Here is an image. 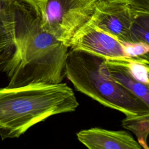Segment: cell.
I'll return each instance as SVG.
<instances>
[{
  "label": "cell",
  "instance_id": "cell-8",
  "mask_svg": "<svg viewBox=\"0 0 149 149\" xmlns=\"http://www.w3.org/2000/svg\"><path fill=\"white\" fill-rule=\"evenodd\" d=\"M80 142L90 149H141L138 141L124 130L94 127L77 133Z\"/></svg>",
  "mask_w": 149,
  "mask_h": 149
},
{
  "label": "cell",
  "instance_id": "cell-4",
  "mask_svg": "<svg viewBox=\"0 0 149 149\" xmlns=\"http://www.w3.org/2000/svg\"><path fill=\"white\" fill-rule=\"evenodd\" d=\"M98 0H47L36 13L41 27L69 48L76 33L91 19Z\"/></svg>",
  "mask_w": 149,
  "mask_h": 149
},
{
  "label": "cell",
  "instance_id": "cell-7",
  "mask_svg": "<svg viewBox=\"0 0 149 149\" xmlns=\"http://www.w3.org/2000/svg\"><path fill=\"white\" fill-rule=\"evenodd\" d=\"M69 48L83 50L107 59H127L122 42L89 22L76 33Z\"/></svg>",
  "mask_w": 149,
  "mask_h": 149
},
{
  "label": "cell",
  "instance_id": "cell-1",
  "mask_svg": "<svg viewBox=\"0 0 149 149\" xmlns=\"http://www.w3.org/2000/svg\"><path fill=\"white\" fill-rule=\"evenodd\" d=\"M15 19V42L0 54L7 86L61 83L69 47L43 29L34 9L23 0L16 2Z\"/></svg>",
  "mask_w": 149,
  "mask_h": 149
},
{
  "label": "cell",
  "instance_id": "cell-12",
  "mask_svg": "<svg viewBox=\"0 0 149 149\" xmlns=\"http://www.w3.org/2000/svg\"><path fill=\"white\" fill-rule=\"evenodd\" d=\"M132 13L134 22L149 30V12L132 9Z\"/></svg>",
  "mask_w": 149,
  "mask_h": 149
},
{
  "label": "cell",
  "instance_id": "cell-13",
  "mask_svg": "<svg viewBox=\"0 0 149 149\" xmlns=\"http://www.w3.org/2000/svg\"><path fill=\"white\" fill-rule=\"evenodd\" d=\"M132 9L149 12V0H126Z\"/></svg>",
  "mask_w": 149,
  "mask_h": 149
},
{
  "label": "cell",
  "instance_id": "cell-2",
  "mask_svg": "<svg viewBox=\"0 0 149 149\" xmlns=\"http://www.w3.org/2000/svg\"><path fill=\"white\" fill-rule=\"evenodd\" d=\"M78 106L73 90L62 82L0 87V137L18 138L36 124Z\"/></svg>",
  "mask_w": 149,
  "mask_h": 149
},
{
  "label": "cell",
  "instance_id": "cell-5",
  "mask_svg": "<svg viewBox=\"0 0 149 149\" xmlns=\"http://www.w3.org/2000/svg\"><path fill=\"white\" fill-rule=\"evenodd\" d=\"M89 22L122 43L132 42L134 19L132 7L126 0H98Z\"/></svg>",
  "mask_w": 149,
  "mask_h": 149
},
{
  "label": "cell",
  "instance_id": "cell-9",
  "mask_svg": "<svg viewBox=\"0 0 149 149\" xmlns=\"http://www.w3.org/2000/svg\"><path fill=\"white\" fill-rule=\"evenodd\" d=\"M122 123L125 128L136 135L142 148H149L147 142L149 135V112L140 115L126 116Z\"/></svg>",
  "mask_w": 149,
  "mask_h": 149
},
{
  "label": "cell",
  "instance_id": "cell-11",
  "mask_svg": "<svg viewBox=\"0 0 149 149\" xmlns=\"http://www.w3.org/2000/svg\"><path fill=\"white\" fill-rule=\"evenodd\" d=\"M17 0H0V18L12 19L15 16Z\"/></svg>",
  "mask_w": 149,
  "mask_h": 149
},
{
  "label": "cell",
  "instance_id": "cell-10",
  "mask_svg": "<svg viewBox=\"0 0 149 149\" xmlns=\"http://www.w3.org/2000/svg\"><path fill=\"white\" fill-rule=\"evenodd\" d=\"M15 36V17L12 19L0 18V54L14 44Z\"/></svg>",
  "mask_w": 149,
  "mask_h": 149
},
{
  "label": "cell",
  "instance_id": "cell-3",
  "mask_svg": "<svg viewBox=\"0 0 149 149\" xmlns=\"http://www.w3.org/2000/svg\"><path fill=\"white\" fill-rule=\"evenodd\" d=\"M106 59L83 50L70 48L65 62V76L76 90L126 116L148 113L149 108L141 100L110 77Z\"/></svg>",
  "mask_w": 149,
  "mask_h": 149
},
{
  "label": "cell",
  "instance_id": "cell-6",
  "mask_svg": "<svg viewBox=\"0 0 149 149\" xmlns=\"http://www.w3.org/2000/svg\"><path fill=\"white\" fill-rule=\"evenodd\" d=\"M105 63L110 77L149 108V65L130 59H107Z\"/></svg>",
  "mask_w": 149,
  "mask_h": 149
},
{
  "label": "cell",
  "instance_id": "cell-14",
  "mask_svg": "<svg viewBox=\"0 0 149 149\" xmlns=\"http://www.w3.org/2000/svg\"><path fill=\"white\" fill-rule=\"evenodd\" d=\"M30 5L37 13L47 0H23Z\"/></svg>",
  "mask_w": 149,
  "mask_h": 149
}]
</instances>
